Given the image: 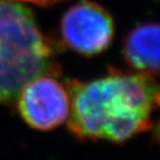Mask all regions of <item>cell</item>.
Returning <instances> with one entry per match:
<instances>
[{
    "instance_id": "cell-4",
    "label": "cell",
    "mask_w": 160,
    "mask_h": 160,
    "mask_svg": "<svg viewBox=\"0 0 160 160\" xmlns=\"http://www.w3.org/2000/svg\"><path fill=\"white\" fill-rule=\"evenodd\" d=\"M62 42L75 52L95 56L105 51L112 42L115 22L103 7L83 0L65 12L60 23Z\"/></svg>"
},
{
    "instance_id": "cell-1",
    "label": "cell",
    "mask_w": 160,
    "mask_h": 160,
    "mask_svg": "<svg viewBox=\"0 0 160 160\" xmlns=\"http://www.w3.org/2000/svg\"><path fill=\"white\" fill-rule=\"evenodd\" d=\"M66 88L68 129L77 139L125 142L152 127L159 106L155 76L113 69L89 81L70 80Z\"/></svg>"
},
{
    "instance_id": "cell-2",
    "label": "cell",
    "mask_w": 160,
    "mask_h": 160,
    "mask_svg": "<svg viewBox=\"0 0 160 160\" xmlns=\"http://www.w3.org/2000/svg\"><path fill=\"white\" fill-rule=\"evenodd\" d=\"M40 75H61L52 42L26 3L0 0V105L13 103L21 88Z\"/></svg>"
},
{
    "instance_id": "cell-5",
    "label": "cell",
    "mask_w": 160,
    "mask_h": 160,
    "mask_svg": "<svg viewBox=\"0 0 160 160\" xmlns=\"http://www.w3.org/2000/svg\"><path fill=\"white\" fill-rule=\"evenodd\" d=\"M123 56L133 71L156 76L159 72V26L145 22L133 28L123 42Z\"/></svg>"
},
{
    "instance_id": "cell-6",
    "label": "cell",
    "mask_w": 160,
    "mask_h": 160,
    "mask_svg": "<svg viewBox=\"0 0 160 160\" xmlns=\"http://www.w3.org/2000/svg\"><path fill=\"white\" fill-rule=\"evenodd\" d=\"M15 1L39 6V7H50V6H55V5H57V3L62 2L65 0H15Z\"/></svg>"
},
{
    "instance_id": "cell-3",
    "label": "cell",
    "mask_w": 160,
    "mask_h": 160,
    "mask_svg": "<svg viewBox=\"0 0 160 160\" xmlns=\"http://www.w3.org/2000/svg\"><path fill=\"white\" fill-rule=\"evenodd\" d=\"M55 75H40L29 80L18 93V111L33 129L49 131L67 122L70 97Z\"/></svg>"
}]
</instances>
